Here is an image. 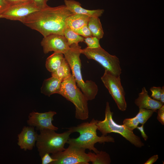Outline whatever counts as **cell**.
<instances>
[{"mask_svg":"<svg viewBox=\"0 0 164 164\" xmlns=\"http://www.w3.org/2000/svg\"><path fill=\"white\" fill-rule=\"evenodd\" d=\"M38 135L35 131L34 127L24 126L18 135L17 144L22 149L25 151L31 150L35 146Z\"/></svg>","mask_w":164,"mask_h":164,"instance_id":"13","label":"cell"},{"mask_svg":"<svg viewBox=\"0 0 164 164\" xmlns=\"http://www.w3.org/2000/svg\"><path fill=\"white\" fill-rule=\"evenodd\" d=\"M73 31L78 34L84 38L92 36L87 25L84 26L78 29Z\"/></svg>","mask_w":164,"mask_h":164,"instance_id":"26","label":"cell"},{"mask_svg":"<svg viewBox=\"0 0 164 164\" xmlns=\"http://www.w3.org/2000/svg\"><path fill=\"white\" fill-rule=\"evenodd\" d=\"M101 79L119 109L121 111H125L127 105L125 97V93L121 83L120 75L115 76L105 70Z\"/></svg>","mask_w":164,"mask_h":164,"instance_id":"9","label":"cell"},{"mask_svg":"<svg viewBox=\"0 0 164 164\" xmlns=\"http://www.w3.org/2000/svg\"><path fill=\"white\" fill-rule=\"evenodd\" d=\"M161 102L164 104V87L162 86L161 87V93L160 99L159 100Z\"/></svg>","mask_w":164,"mask_h":164,"instance_id":"35","label":"cell"},{"mask_svg":"<svg viewBox=\"0 0 164 164\" xmlns=\"http://www.w3.org/2000/svg\"><path fill=\"white\" fill-rule=\"evenodd\" d=\"M85 149L70 145L62 151L52 154L56 160L51 164H89L90 158Z\"/></svg>","mask_w":164,"mask_h":164,"instance_id":"8","label":"cell"},{"mask_svg":"<svg viewBox=\"0 0 164 164\" xmlns=\"http://www.w3.org/2000/svg\"><path fill=\"white\" fill-rule=\"evenodd\" d=\"M40 9L32 1L9 5L0 14V18L21 22L25 17Z\"/></svg>","mask_w":164,"mask_h":164,"instance_id":"10","label":"cell"},{"mask_svg":"<svg viewBox=\"0 0 164 164\" xmlns=\"http://www.w3.org/2000/svg\"><path fill=\"white\" fill-rule=\"evenodd\" d=\"M70 71V66L64 58L60 65L56 70L51 73V76L63 81L71 74Z\"/></svg>","mask_w":164,"mask_h":164,"instance_id":"21","label":"cell"},{"mask_svg":"<svg viewBox=\"0 0 164 164\" xmlns=\"http://www.w3.org/2000/svg\"><path fill=\"white\" fill-rule=\"evenodd\" d=\"M42 164H51L56 160L50 155V154L46 153L41 157Z\"/></svg>","mask_w":164,"mask_h":164,"instance_id":"28","label":"cell"},{"mask_svg":"<svg viewBox=\"0 0 164 164\" xmlns=\"http://www.w3.org/2000/svg\"><path fill=\"white\" fill-rule=\"evenodd\" d=\"M153 110L144 108H139L138 113L135 117L137 118L139 124L144 125L152 116L154 112Z\"/></svg>","mask_w":164,"mask_h":164,"instance_id":"23","label":"cell"},{"mask_svg":"<svg viewBox=\"0 0 164 164\" xmlns=\"http://www.w3.org/2000/svg\"><path fill=\"white\" fill-rule=\"evenodd\" d=\"M135 103L139 108L152 110L155 112L164 104L160 101L154 100L150 97L145 87L138 94V97L135 100Z\"/></svg>","mask_w":164,"mask_h":164,"instance_id":"14","label":"cell"},{"mask_svg":"<svg viewBox=\"0 0 164 164\" xmlns=\"http://www.w3.org/2000/svg\"><path fill=\"white\" fill-rule=\"evenodd\" d=\"M98 120L93 118L90 122H85L77 125L68 128V130L72 133L77 132L79 136L76 138H69L67 143L81 148L94 153L99 152L94 147V145L98 142L100 144L106 142H114V138L110 135L99 136L97 135V123Z\"/></svg>","mask_w":164,"mask_h":164,"instance_id":"2","label":"cell"},{"mask_svg":"<svg viewBox=\"0 0 164 164\" xmlns=\"http://www.w3.org/2000/svg\"><path fill=\"white\" fill-rule=\"evenodd\" d=\"M88 153L92 164H110L111 162L109 155L105 151H101L97 153L90 152Z\"/></svg>","mask_w":164,"mask_h":164,"instance_id":"20","label":"cell"},{"mask_svg":"<svg viewBox=\"0 0 164 164\" xmlns=\"http://www.w3.org/2000/svg\"><path fill=\"white\" fill-rule=\"evenodd\" d=\"M90 18L86 15L73 14L66 19L65 22L67 27L74 31L87 25Z\"/></svg>","mask_w":164,"mask_h":164,"instance_id":"17","label":"cell"},{"mask_svg":"<svg viewBox=\"0 0 164 164\" xmlns=\"http://www.w3.org/2000/svg\"><path fill=\"white\" fill-rule=\"evenodd\" d=\"M9 6L5 0H0V14L5 10Z\"/></svg>","mask_w":164,"mask_h":164,"instance_id":"34","label":"cell"},{"mask_svg":"<svg viewBox=\"0 0 164 164\" xmlns=\"http://www.w3.org/2000/svg\"><path fill=\"white\" fill-rule=\"evenodd\" d=\"M143 124L142 125L140 126H137V128L138 130L141 132V136L145 141H146L148 138V136L145 134L144 128Z\"/></svg>","mask_w":164,"mask_h":164,"instance_id":"31","label":"cell"},{"mask_svg":"<svg viewBox=\"0 0 164 164\" xmlns=\"http://www.w3.org/2000/svg\"><path fill=\"white\" fill-rule=\"evenodd\" d=\"M6 2L9 5H11L18 3L32 1V0H5Z\"/></svg>","mask_w":164,"mask_h":164,"instance_id":"33","label":"cell"},{"mask_svg":"<svg viewBox=\"0 0 164 164\" xmlns=\"http://www.w3.org/2000/svg\"><path fill=\"white\" fill-rule=\"evenodd\" d=\"M35 5L39 9H42L47 6V2L49 0H32Z\"/></svg>","mask_w":164,"mask_h":164,"instance_id":"30","label":"cell"},{"mask_svg":"<svg viewBox=\"0 0 164 164\" xmlns=\"http://www.w3.org/2000/svg\"><path fill=\"white\" fill-rule=\"evenodd\" d=\"M159 158L157 155H154L150 157L144 164H152L155 163Z\"/></svg>","mask_w":164,"mask_h":164,"instance_id":"32","label":"cell"},{"mask_svg":"<svg viewBox=\"0 0 164 164\" xmlns=\"http://www.w3.org/2000/svg\"><path fill=\"white\" fill-rule=\"evenodd\" d=\"M41 45L45 54L52 51L64 54L70 47L64 36L55 34L44 37Z\"/></svg>","mask_w":164,"mask_h":164,"instance_id":"11","label":"cell"},{"mask_svg":"<svg viewBox=\"0 0 164 164\" xmlns=\"http://www.w3.org/2000/svg\"><path fill=\"white\" fill-rule=\"evenodd\" d=\"M99 40L97 37L92 36L84 38V42L87 44V47L94 48L101 46Z\"/></svg>","mask_w":164,"mask_h":164,"instance_id":"25","label":"cell"},{"mask_svg":"<svg viewBox=\"0 0 164 164\" xmlns=\"http://www.w3.org/2000/svg\"><path fill=\"white\" fill-rule=\"evenodd\" d=\"M157 119L162 125H164V104L158 109Z\"/></svg>","mask_w":164,"mask_h":164,"instance_id":"29","label":"cell"},{"mask_svg":"<svg viewBox=\"0 0 164 164\" xmlns=\"http://www.w3.org/2000/svg\"><path fill=\"white\" fill-rule=\"evenodd\" d=\"M81 54H84L89 59L98 62L105 70L114 75L120 76L121 73L118 58L115 55L110 54L101 46L94 48L87 47L81 49Z\"/></svg>","mask_w":164,"mask_h":164,"instance_id":"7","label":"cell"},{"mask_svg":"<svg viewBox=\"0 0 164 164\" xmlns=\"http://www.w3.org/2000/svg\"><path fill=\"white\" fill-rule=\"evenodd\" d=\"M152 92L151 97L153 99L159 101L160 97L161 87H152L150 89Z\"/></svg>","mask_w":164,"mask_h":164,"instance_id":"27","label":"cell"},{"mask_svg":"<svg viewBox=\"0 0 164 164\" xmlns=\"http://www.w3.org/2000/svg\"><path fill=\"white\" fill-rule=\"evenodd\" d=\"M62 81L56 77H51L44 80L41 88V92L50 96L54 94H59Z\"/></svg>","mask_w":164,"mask_h":164,"instance_id":"16","label":"cell"},{"mask_svg":"<svg viewBox=\"0 0 164 164\" xmlns=\"http://www.w3.org/2000/svg\"><path fill=\"white\" fill-rule=\"evenodd\" d=\"M64 58L63 53L54 52L46 59L45 66L47 70L51 73L56 70L60 65Z\"/></svg>","mask_w":164,"mask_h":164,"instance_id":"18","label":"cell"},{"mask_svg":"<svg viewBox=\"0 0 164 164\" xmlns=\"http://www.w3.org/2000/svg\"><path fill=\"white\" fill-rule=\"evenodd\" d=\"M81 47L78 44H73L64 54V57L69 63L72 75L78 87L87 100L94 99L97 95L98 88L95 83L91 80H84L81 73V62L80 55Z\"/></svg>","mask_w":164,"mask_h":164,"instance_id":"3","label":"cell"},{"mask_svg":"<svg viewBox=\"0 0 164 164\" xmlns=\"http://www.w3.org/2000/svg\"><path fill=\"white\" fill-rule=\"evenodd\" d=\"M55 131L50 129L40 130L36 145L41 157L46 153L53 154L65 149L64 145L72 133L69 130L61 133Z\"/></svg>","mask_w":164,"mask_h":164,"instance_id":"5","label":"cell"},{"mask_svg":"<svg viewBox=\"0 0 164 164\" xmlns=\"http://www.w3.org/2000/svg\"><path fill=\"white\" fill-rule=\"evenodd\" d=\"M63 35L67 39L70 46L73 44H78L80 42H83L84 39V37L78 34L68 27L65 30Z\"/></svg>","mask_w":164,"mask_h":164,"instance_id":"22","label":"cell"},{"mask_svg":"<svg viewBox=\"0 0 164 164\" xmlns=\"http://www.w3.org/2000/svg\"><path fill=\"white\" fill-rule=\"evenodd\" d=\"M59 94L74 105L76 119L82 120L88 119V100L77 86L72 74L62 81Z\"/></svg>","mask_w":164,"mask_h":164,"instance_id":"4","label":"cell"},{"mask_svg":"<svg viewBox=\"0 0 164 164\" xmlns=\"http://www.w3.org/2000/svg\"><path fill=\"white\" fill-rule=\"evenodd\" d=\"M105 118L103 121H98L97 125V129L105 136L108 133L114 132L120 134L135 146L141 148L144 145L139 136L135 135L124 125H119L113 119V112L111 110L109 103L107 102L105 111Z\"/></svg>","mask_w":164,"mask_h":164,"instance_id":"6","label":"cell"},{"mask_svg":"<svg viewBox=\"0 0 164 164\" xmlns=\"http://www.w3.org/2000/svg\"><path fill=\"white\" fill-rule=\"evenodd\" d=\"M123 124L129 129L133 131L137 128L139 123L137 118L135 116L132 118L124 119Z\"/></svg>","mask_w":164,"mask_h":164,"instance_id":"24","label":"cell"},{"mask_svg":"<svg viewBox=\"0 0 164 164\" xmlns=\"http://www.w3.org/2000/svg\"><path fill=\"white\" fill-rule=\"evenodd\" d=\"M73 14L65 5L55 7L48 5L26 17L21 22L43 37L55 34L63 35L67 28L65 20Z\"/></svg>","mask_w":164,"mask_h":164,"instance_id":"1","label":"cell"},{"mask_svg":"<svg viewBox=\"0 0 164 164\" xmlns=\"http://www.w3.org/2000/svg\"><path fill=\"white\" fill-rule=\"evenodd\" d=\"M65 5L73 14L86 15L89 17H99L104 12L103 9H97L90 10L86 9L81 7V4L74 0H64Z\"/></svg>","mask_w":164,"mask_h":164,"instance_id":"15","label":"cell"},{"mask_svg":"<svg viewBox=\"0 0 164 164\" xmlns=\"http://www.w3.org/2000/svg\"><path fill=\"white\" fill-rule=\"evenodd\" d=\"M87 26L92 36L99 39L103 37L104 32L99 17H90Z\"/></svg>","mask_w":164,"mask_h":164,"instance_id":"19","label":"cell"},{"mask_svg":"<svg viewBox=\"0 0 164 164\" xmlns=\"http://www.w3.org/2000/svg\"><path fill=\"white\" fill-rule=\"evenodd\" d=\"M56 114V112L51 111L44 113L32 112L29 114L27 123L29 126L36 127L37 130L50 129L57 131L58 128L52 123L53 116Z\"/></svg>","mask_w":164,"mask_h":164,"instance_id":"12","label":"cell"}]
</instances>
